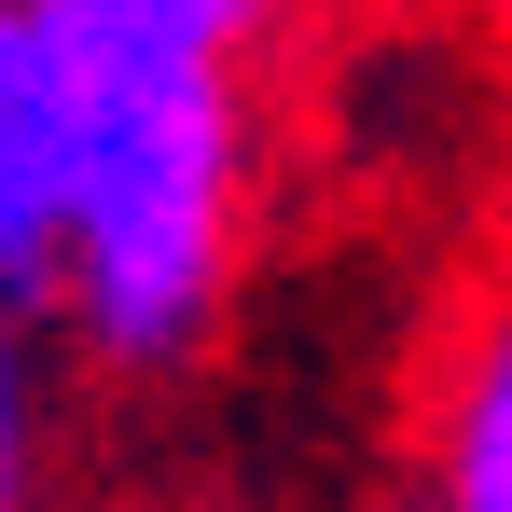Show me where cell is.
Segmentation results:
<instances>
[{"mask_svg":"<svg viewBox=\"0 0 512 512\" xmlns=\"http://www.w3.org/2000/svg\"><path fill=\"white\" fill-rule=\"evenodd\" d=\"M429 485H443V512H512V291L457 333L443 388H429Z\"/></svg>","mask_w":512,"mask_h":512,"instance_id":"obj_3","label":"cell"},{"mask_svg":"<svg viewBox=\"0 0 512 512\" xmlns=\"http://www.w3.org/2000/svg\"><path fill=\"white\" fill-rule=\"evenodd\" d=\"M84 14H125V28H153V42H194V56H250L291 0H84Z\"/></svg>","mask_w":512,"mask_h":512,"instance_id":"obj_4","label":"cell"},{"mask_svg":"<svg viewBox=\"0 0 512 512\" xmlns=\"http://www.w3.org/2000/svg\"><path fill=\"white\" fill-rule=\"evenodd\" d=\"M0 512H28V319L0 305Z\"/></svg>","mask_w":512,"mask_h":512,"instance_id":"obj_5","label":"cell"},{"mask_svg":"<svg viewBox=\"0 0 512 512\" xmlns=\"http://www.w3.org/2000/svg\"><path fill=\"white\" fill-rule=\"evenodd\" d=\"M0 305H56V42L42 0H0Z\"/></svg>","mask_w":512,"mask_h":512,"instance_id":"obj_2","label":"cell"},{"mask_svg":"<svg viewBox=\"0 0 512 512\" xmlns=\"http://www.w3.org/2000/svg\"><path fill=\"white\" fill-rule=\"evenodd\" d=\"M42 42H56V319L111 374H167L208 346L250 236L236 56L153 42L84 0H42Z\"/></svg>","mask_w":512,"mask_h":512,"instance_id":"obj_1","label":"cell"}]
</instances>
